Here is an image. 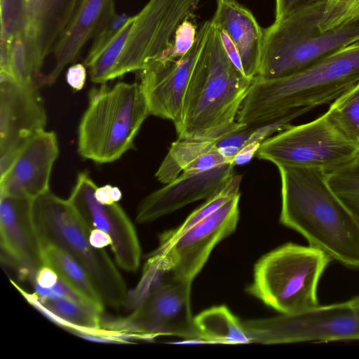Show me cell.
<instances>
[{"instance_id": "27", "label": "cell", "mask_w": 359, "mask_h": 359, "mask_svg": "<svg viewBox=\"0 0 359 359\" xmlns=\"http://www.w3.org/2000/svg\"><path fill=\"white\" fill-rule=\"evenodd\" d=\"M135 16L129 17L111 41L86 67L89 68L92 82L104 83L111 81L131 32Z\"/></svg>"}, {"instance_id": "36", "label": "cell", "mask_w": 359, "mask_h": 359, "mask_svg": "<svg viewBox=\"0 0 359 359\" xmlns=\"http://www.w3.org/2000/svg\"><path fill=\"white\" fill-rule=\"evenodd\" d=\"M86 76V66L81 63L70 66L65 76L67 83L75 91H79L84 87Z\"/></svg>"}, {"instance_id": "42", "label": "cell", "mask_w": 359, "mask_h": 359, "mask_svg": "<svg viewBox=\"0 0 359 359\" xmlns=\"http://www.w3.org/2000/svg\"><path fill=\"white\" fill-rule=\"evenodd\" d=\"M111 194L112 199L115 203H118L122 198V193L117 187H112Z\"/></svg>"}, {"instance_id": "13", "label": "cell", "mask_w": 359, "mask_h": 359, "mask_svg": "<svg viewBox=\"0 0 359 359\" xmlns=\"http://www.w3.org/2000/svg\"><path fill=\"white\" fill-rule=\"evenodd\" d=\"M39 88L20 83L0 72V177L28 140L45 130L47 118Z\"/></svg>"}, {"instance_id": "16", "label": "cell", "mask_w": 359, "mask_h": 359, "mask_svg": "<svg viewBox=\"0 0 359 359\" xmlns=\"http://www.w3.org/2000/svg\"><path fill=\"white\" fill-rule=\"evenodd\" d=\"M32 202L26 197L0 194V245L1 259L16 269L22 278L34 281L43 262Z\"/></svg>"}, {"instance_id": "30", "label": "cell", "mask_w": 359, "mask_h": 359, "mask_svg": "<svg viewBox=\"0 0 359 359\" xmlns=\"http://www.w3.org/2000/svg\"><path fill=\"white\" fill-rule=\"evenodd\" d=\"M326 114L343 133L359 141V82L335 100Z\"/></svg>"}, {"instance_id": "23", "label": "cell", "mask_w": 359, "mask_h": 359, "mask_svg": "<svg viewBox=\"0 0 359 359\" xmlns=\"http://www.w3.org/2000/svg\"><path fill=\"white\" fill-rule=\"evenodd\" d=\"M43 265L53 269L60 280L81 296L99 313L105 304L83 268L68 253L53 245H42Z\"/></svg>"}, {"instance_id": "7", "label": "cell", "mask_w": 359, "mask_h": 359, "mask_svg": "<svg viewBox=\"0 0 359 359\" xmlns=\"http://www.w3.org/2000/svg\"><path fill=\"white\" fill-rule=\"evenodd\" d=\"M332 259L312 246L285 243L255 264L246 291L281 314H294L319 305L317 288Z\"/></svg>"}, {"instance_id": "3", "label": "cell", "mask_w": 359, "mask_h": 359, "mask_svg": "<svg viewBox=\"0 0 359 359\" xmlns=\"http://www.w3.org/2000/svg\"><path fill=\"white\" fill-rule=\"evenodd\" d=\"M253 79L232 63L212 20L186 91L180 120L175 124L178 137L211 135L228 130Z\"/></svg>"}, {"instance_id": "37", "label": "cell", "mask_w": 359, "mask_h": 359, "mask_svg": "<svg viewBox=\"0 0 359 359\" xmlns=\"http://www.w3.org/2000/svg\"><path fill=\"white\" fill-rule=\"evenodd\" d=\"M224 48L232 63L243 73L242 63L238 49L228 34L217 27ZM244 74V73H243Z\"/></svg>"}, {"instance_id": "1", "label": "cell", "mask_w": 359, "mask_h": 359, "mask_svg": "<svg viewBox=\"0 0 359 359\" xmlns=\"http://www.w3.org/2000/svg\"><path fill=\"white\" fill-rule=\"evenodd\" d=\"M277 168L281 181L280 222L332 261L359 269V224L330 187L327 172Z\"/></svg>"}, {"instance_id": "14", "label": "cell", "mask_w": 359, "mask_h": 359, "mask_svg": "<svg viewBox=\"0 0 359 359\" xmlns=\"http://www.w3.org/2000/svg\"><path fill=\"white\" fill-rule=\"evenodd\" d=\"M212 26V18L203 23L193 47L183 57L157 58L140 71V83L150 115L170 120L174 125L179 121L188 85Z\"/></svg>"}, {"instance_id": "32", "label": "cell", "mask_w": 359, "mask_h": 359, "mask_svg": "<svg viewBox=\"0 0 359 359\" xmlns=\"http://www.w3.org/2000/svg\"><path fill=\"white\" fill-rule=\"evenodd\" d=\"M25 26V0H1V43L9 44Z\"/></svg>"}, {"instance_id": "24", "label": "cell", "mask_w": 359, "mask_h": 359, "mask_svg": "<svg viewBox=\"0 0 359 359\" xmlns=\"http://www.w3.org/2000/svg\"><path fill=\"white\" fill-rule=\"evenodd\" d=\"M194 323L203 337L205 343L249 344L242 320L225 306H217L194 316Z\"/></svg>"}, {"instance_id": "18", "label": "cell", "mask_w": 359, "mask_h": 359, "mask_svg": "<svg viewBox=\"0 0 359 359\" xmlns=\"http://www.w3.org/2000/svg\"><path fill=\"white\" fill-rule=\"evenodd\" d=\"M58 155L57 138L53 131L43 130L34 135L1 177L0 194L33 200L50 191L51 171Z\"/></svg>"}, {"instance_id": "21", "label": "cell", "mask_w": 359, "mask_h": 359, "mask_svg": "<svg viewBox=\"0 0 359 359\" xmlns=\"http://www.w3.org/2000/svg\"><path fill=\"white\" fill-rule=\"evenodd\" d=\"M222 135L178 137L171 144L155 177L166 184L182 172H203L230 163L216 147L217 139Z\"/></svg>"}, {"instance_id": "25", "label": "cell", "mask_w": 359, "mask_h": 359, "mask_svg": "<svg viewBox=\"0 0 359 359\" xmlns=\"http://www.w3.org/2000/svg\"><path fill=\"white\" fill-rule=\"evenodd\" d=\"M40 299L62 321V327L75 334L103 330L101 314L86 305L67 299Z\"/></svg>"}, {"instance_id": "34", "label": "cell", "mask_w": 359, "mask_h": 359, "mask_svg": "<svg viewBox=\"0 0 359 359\" xmlns=\"http://www.w3.org/2000/svg\"><path fill=\"white\" fill-rule=\"evenodd\" d=\"M194 19V16L187 18L183 21L175 34L170 47L157 58L178 59L191 50L198 30Z\"/></svg>"}, {"instance_id": "2", "label": "cell", "mask_w": 359, "mask_h": 359, "mask_svg": "<svg viewBox=\"0 0 359 359\" xmlns=\"http://www.w3.org/2000/svg\"><path fill=\"white\" fill-rule=\"evenodd\" d=\"M359 82V43L347 46L293 74L273 79L255 77L237 121L269 122L292 110L334 102Z\"/></svg>"}, {"instance_id": "33", "label": "cell", "mask_w": 359, "mask_h": 359, "mask_svg": "<svg viewBox=\"0 0 359 359\" xmlns=\"http://www.w3.org/2000/svg\"><path fill=\"white\" fill-rule=\"evenodd\" d=\"M359 15V0H326L319 19L322 30L336 27Z\"/></svg>"}, {"instance_id": "22", "label": "cell", "mask_w": 359, "mask_h": 359, "mask_svg": "<svg viewBox=\"0 0 359 359\" xmlns=\"http://www.w3.org/2000/svg\"><path fill=\"white\" fill-rule=\"evenodd\" d=\"M114 6V0H83L53 52L55 65L45 75L44 85H51L66 66L74 62L86 43L92 39L106 12Z\"/></svg>"}, {"instance_id": "11", "label": "cell", "mask_w": 359, "mask_h": 359, "mask_svg": "<svg viewBox=\"0 0 359 359\" xmlns=\"http://www.w3.org/2000/svg\"><path fill=\"white\" fill-rule=\"evenodd\" d=\"M238 195L176 238L159 242L148 262L175 280L191 283L214 248L230 236L239 220Z\"/></svg>"}, {"instance_id": "9", "label": "cell", "mask_w": 359, "mask_h": 359, "mask_svg": "<svg viewBox=\"0 0 359 359\" xmlns=\"http://www.w3.org/2000/svg\"><path fill=\"white\" fill-rule=\"evenodd\" d=\"M250 343L277 344L359 340V308L349 301L294 314L242 320Z\"/></svg>"}, {"instance_id": "8", "label": "cell", "mask_w": 359, "mask_h": 359, "mask_svg": "<svg viewBox=\"0 0 359 359\" xmlns=\"http://www.w3.org/2000/svg\"><path fill=\"white\" fill-rule=\"evenodd\" d=\"M256 156L277 167L316 168L328 173L359 156V141L343 133L325 113L269 137L261 143Z\"/></svg>"}, {"instance_id": "40", "label": "cell", "mask_w": 359, "mask_h": 359, "mask_svg": "<svg viewBox=\"0 0 359 359\" xmlns=\"http://www.w3.org/2000/svg\"><path fill=\"white\" fill-rule=\"evenodd\" d=\"M89 241L92 246L98 249H104L111 244V237L104 231L97 229H91Z\"/></svg>"}, {"instance_id": "39", "label": "cell", "mask_w": 359, "mask_h": 359, "mask_svg": "<svg viewBox=\"0 0 359 359\" xmlns=\"http://www.w3.org/2000/svg\"><path fill=\"white\" fill-rule=\"evenodd\" d=\"M261 142H254L243 147L233 157L232 163L233 165H243L249 162L256 155Z\"/></svg>"}, {"instance_id": "10", "label": "cell", "mask_w": 359, "mask_h": 359, "mask_svg": "<svg viewBox=\"0 0 359 359\" xmlns=\"http://www.w3.org/2000/svg\"><path fill=\"white\" fill-rule=\"evenodd\" d=\"M191 284L170 277L163 279L130 315L102 323V327L110 332L136 334L145 341L166 335L205 342L191 313Z\"/></svg>"}, {"instance_id": "43", "label": "cell", "mask_w": 359, "mask_h": 359, "mask_svg": "<svg viewBox=\"0 0 359 359\" xmlns=\"http://www.w3.org/2000/svg\"><path fill=\"white\" fill-rule=\"evenodd\" d=\"M348 301L353 306L359 308V296H357Z\"/></svg>"}, {"instance_id": "5", "label": "cell", "mask_w": 359, "mask_h": 359, "mask_svg": "<svg viewBox=\"0 0 359 359\" xmlns=\"http://www.w3.org/2000/svg\"><path fill=\"white\" fill-rule=\"evenodd\" d=\"M34 226L42 245H55L72 257L86 271L105 306L127 304L126 282L104 249L91 245V229L69 202L50 191L32 202Z\"/></svg>"}, {"instance_id": "35", "label": "cell", "mask_w": 359, "mask_h": 359, "mask_svg": "<svg viewBox=\"0 0 359 359\" xmlns=\"http://www.w3.org/2000/svg\"><path fill=\"white\" fill-rule=\"evenodd\" d=\"M323 0H276L275 20Z\"/></svg>"}, {"instance_id": "31", "label": "cell", "mask_w": 359, "mask_h": 359, "mask_svg": "<svg viewBox=\"0 0 359 359\" xmlns=\"http://www.w3.org/2000/svg\"><path fill=\"white\" fill-rule=\"evenodd\" d=\"M128 18L125 13H117L115 6L106 12L92 38L91 46L84 60L85 66L111 41Z\"/></svg>"}, {"instance_id": "6", "label": "cell", "mask_w": 359, "mask_h": 359, "mask_svg": "<svg viewBox=\"0 0 359 359\" xmlns=\"http://www.w3.org/2000/svg\"><path fill=\"white\" fill-rule=\"evenodd\" d=\"M147 99L140 83H106L90 89L88 104L78 130V152L88 160L108 163L134 147L148 116Z\"/></svg>"}, {"instance_id": "38", "label": "cell", "mask_w": 359, "mask_h": 359, "mask_svg": "<svg viewBox=\"0 0 359 359\" xmlns=\"http://www.w3.org/2000/svg\"><path fill=\"white\" fill-rule=\"evenodd\" d=\"M58 280L56 272L50 267L43 265L38 270L34 282L42 287L49 288L54 286Z\"/></svg>"}, {"instance_id": "29", "label": "cell", "mask_w": 359, "mask_h": 359, "mask_svg": "<svg viewBox=\"0 0 359 359\" xmlns=\"http://www.w3.org/2000/svg\"><path fill=\"white\" fill-rule=\"evenodd\" d=\"M278 130L277 121L245 124L217 139L216 147L222 155L232 163L233 157L245 145L254 142L262 143Z\"/></svg>"}, {"instance_id": "12", "label": "cell", "mask_w": 359, "mask_h": 359, "mask_svg": "<svg viewBox=\"0 0 359 359\" xmlns=\"http://www.w3.org/2000/svg\"><path fill=\"white\" fill-rule=\"evenodd\" d=\"M201 0H149L135 15L128 40L111 80L142 70L171 46L183 22L194 16Z\"/></svg>"}, {"instance_id": "41", "label": "cell", "mask_w": 359, "mask_h": 359, "mask_svg": "<svg viewBox=\"0 0 359 359\" xmlns=\"http://www.w3.org/2000/svg\"><path fill=\"white\" fill-rule=\"evenodd\" d=\"M112 186L106 184L100 187H97L95 191V197L98 202L105 205L114 203L111 194Z\"/></svg>"}, {"instance_id": "20", "label": "cell", "mask_w": 359, "mask_h": 359, "mask_svg": "<svg viewBox=\"0 0 359 359\" xmlns=\"http://www.w3.org/2000/svg\"><path fill=\"white\" fill-rule=\"evenodd\" d=\"M236 46L244 74L254 79L258 74L264 41V29L253 14L236 0H217L212 18Z\"/></svg>"}, {"instance_id": "4", "label": "cell", "mask_w": 359, "mask_h": 359, "mask_svg": "<svg viewBox=\"0 0 359 359\" xmlns=\"http://www.w3.org/2000/svg\"><path fill=\"white\" fill-rule=\"evenodd\" d=\"M325 2L323 0L298 10L264 29L256 77L287 76L359 43V15L332 28L320 29L319 19Z\"/></svg>"}, {"instance_id": "15", "label": "cell", "mask_w": 359, "mask_h": 359, "mask_svg": "<svg viewBox=\"0 0 359 359\" xmlns=\"http://www.w3.org/2000/svg\"><path fill=\"white\" fill-rule=\"evenodd\" d=\"M97 187L88 172H81L68 200L91 229H100L111 237L110 246L118 266L135 272L142 250L134 224L118 203L98 202L95 197Z\"/></svg>"}, {"instance_id": "26", "label": "cell", "mask_w": 359, "mask_h": 359, "mask_svg": "<svg viewBox=\"0 0 359 359\" xmlns=\"http://www.w3.org/2000/svg\"><path fill=\"white\" fill-rule=\"evenodd\" d=\"M241 175H233L218 192L206 199L204 203L194 210L181 225L162 233L159 238V242H167L176 238L214 213L229 200L241 195Z\"/></svg>"}, {"instance_id": "19", "label": "cell", "mask_w": 359, "mask_h": 359, "mask_svg": "<svg viewBox=\"0 0 359 359\" xmlns=\"http://www.w3.org/2000/svg\"><path fill=\"white\" fill-rule=\"evenodd\" d=\"M83 0H25L24 32L38 60L54 52Z\"/></svg>"}, {"instance_id": "28", "label": "cell", "mask_w": 359, "mask_h": 359, "mask_svg": "<svg viewBox=\"0 0 359 359\" xmlns=\"http://www.w3.org/2000/svg\"><path fill=\"white\" fill-rule=\"evenodd\" d=\"M327 182L359 224V156L327 173Z\"/></svg>"}, {"instance_id": "17", "label": "cell", "mask_w": 359, "mask_h": 359, "mask_svg": "<svg viewBox=\"0 0 359 359\" xmlns=\"http://www.w3.org/2000/svg\"><path fill=\"white\" fill-rule=\"evenodd\" d=\"M233 166L232 163H226L203 172H182L140 202L136 222L148 223L189 203L209 198L234 175Z\"/></svg>"}]
</instances>
